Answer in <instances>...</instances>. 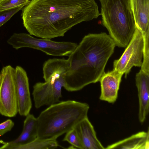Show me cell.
I'll use <instances>...</instances> for the list:
<instances>
[{
    "mask_svg": "<svg viewBox=\"0 0 149 149\" xmlns=\"http://www.w3.org/2000/svg\"><path fill=\"white\" fill-rule=\"evenodd\" d=\"M100 15L95 0H31L23 8V24L31 35L51 39Z\"/></svg>",
    "mask_w": 149,
    "mask_h": 149,
    "instance_id": "6da1fadb",
    "label": "cell"
},
{
    "mask_svg": "<svg viewBox=\"0 0 149 149\" xmlns=\"http://www.w3.org/2000/svg\"><path fill=\"white\" fill-rule=\"evenodd\" d=\"M116 46L106 33L85 36L68 56L64 88L68 91H78L99 81Z\"/></svg>",
    "mask_w": 149,
    "mask_h": 149,
    "instance_id": "7a4b0ae2",
    "label": "cell"
},
{
    "mask_svg": "<svg viewBox=\"0 0 149 149\" xmlns=\"http://www.w3.org/2000/svg\"><path fill=\"white\" fill-rule=\"evenodd\" d=\"M89 108L86 103L71 100L49 106L37 118L38 137L57 139L87 117Z\"/></svg>",
    "mask_w": 149,
    "mask_h": 149,
    "instance_id": "3957f363",
    "label": "cell"
},
{
    "mask_svg": "<svg viewBox=\"0 0 149 149\" xmlns=\"http://www.w3.org/2000/svg\"><path fill=\"white\" fill-rule=\"evenodd\" d=\"M102 24L116 46L126 47L136 26L130 0H99Z\"/></svg>",
    "mask_w": 149,
    "mask_h": 149,
    "instance_id": "277c9868",
    "label": "cell"
},
{
    "mask_svg": "<svg viewBox=\"0 0 149 149\" xmlns=\"http://www.w3.org/2000/svg\"><path fill=\"white\" fill-rule=\"evenodd\" d=\"M68 69L66 64L59 60H52L44 63L43 73L45 82L37 83L33 88L32 94L36 108L49 106L60 101Z\"/></svg>",
    "mask_w": 149,
    "mask_h": 149,
    "instance_id": "5b68a950",
    "label": "cell"
},
{
    "mask_svg": "<svg viewBox=\"0 0 149 149\" xmlns=\"http://www.w3.org/2000/svg\"><path fill=\"white\" fill-rule=\"evenodd\" d=\"M7 42L16 49L28 47L41 51L48 55L60 56H68L77 45L71 42L37 38L30 34L24 33H14Z\"/></svg>",
    "mask_w": 149,
    "mask_h": 149,
    "instance_id": "8992f818",
    "label": "cell"
},
{
    "mask_svg": "<svg viewBox=\"0 0 149 149\" xmlns=\"http://www.w3.org/2000/svg\"><path fill=\"white\" fill-rule=\"evenodd\" d=\"M15 69L10 65L0 72V114L13 117L18 113L15 82Z\"/></svg>",
    "mask_w": 149,
    "mask_h": 149,
    "instance_id": "52a82bcc",
    "label": "cell"
},
{
    "mask_svg": "<svg viewBox=\"0 0 149 149\" xmlns=\"http://www.w3.org/2000/svg\"><path fill=\"white\" fill-rule=\"evenodd\" d=\"M120 57L113 63V69L125 74V78L133 66L141 67L143 57L142 34L136 26L134 34Z\"/></svg>",
    "mask_w": 149,
    "mask_h": 149,
    "instance_id": "ba28073f",
    "label": "cell"
},
{
    "mask_svg": "<svg viewBox=\"0 0 149 149\" xmlns=\"http://www.w3.org/2000/svg\"><path fill=\"white\" fill-rule=\"evenodd\" d=\"M15 69L18 113L21 116H26L30 113L32 107L29 78L26 71L22 67L17 66Z\"/></svg>",
    "mask_w": 149,
    "mask_h": 149,
    "instance_id": "9c48e42d",
    "label": "cell"
},
{
    "mask_svg": "<svg viewBox=\"0 0 149 149\" xmlns=\"http://www.w3.org/2000/svg\"><path fill=\"white\" fill-rule=\"evenodd\" d=\"M38 122L37 118L29 113L26 116L22 131L16 139L9 142L0 140V149H16L17 147L32 141L38 137Z\"/></svg>",
    "mask_w": 149,
    "mask_h": 149,
    "instance_id": "30bf717a",
    "label": "cell"
},
{
    "mask_svg": "<svg viewBox=\"0 0 149 149\" xmlns=\"http://www.w3.org/2000/svg\"><path fill=\"white\" fill-rule=\"evenodd\" d=\"M123 74L113 70L104 73L101 77V100L114 103L116 100L121 78Z\"/></svg>",
    "mask_w": 149,
    "mask_h": 149,
    "instance_id": "8fae6325",
    "label": "cell"
},
{
    "mask_svg": "<svg viewBox=\"0 0 149 149\" xmlns=\"http://www.w3.org/2000/svg\"><path fill=\"white\" fill-rule=\"evenodd\" d=\"M135 81L139 100V119L142 123L149 111V74L141 70L136 74Z\"/></svg>",
    "mask_w": 149,
    "mask_h": 149,
    "instance_id": "7c38bea8",
    "label": "cell"
},
{
    "mask_svg": "<svg viewBox=\"0 0 149 149\" xmlns=\"http://www.w3.org/2000/svg\"><path fill=\"white\" fill-rule=\"evenodd\" d=\"M136 26L143 40H149V0H130Z\"/></svg>",
    "mask_w": 149,
    "mask_h": 149,
    "instance_id": "4fadbf2b",
    "label": "cell"
},
{
    "mask_svg": "<svg viewBox=\"0 0 149 149\" xmlns=\"http://www.w3.org/2000/svg\"><path fill=\"white\" fill-rule=\"evenodd\" d=\"M73 128L84 149H105L97 138L94 127L88 117L79 122Z\"/></svg>",
    "mask_w": 149,
    "mask_h": 149,
    "instance_id": "5bb4252c",
    "label": "cell"
},
{
    "mask_svg": "<svg viewBox=\"0 0 149 149\" xmlns=\"http://www.w3.org/2000/svg\"><path fill=\"white\" fill-rule=\"evenodd\" d=\"M149 132L141 131L109 145L105 149H148Z\"/></svg>",
    "mask_w": 149,
    "mask_h": 149,
    "instance_id": "9a60e30c",
    "label": "cell"
},
{
    "mask_svg": "<svg viewBox=\"0 0 149 149\" xmlns=\"http://www.w3.org/2000/svg\"><path fill=\"white\" fill-rule=\"evenodd\" d=\"M58 146L56 139L37 137L31 142L18 146L16 149H52Z\"/></svg>",
    "mask_w": 149,
    "mask_h": 149,
    "instance_id": "2e32d148",
    "label": "cell"
},
{
    "mask_svg": "<svg viewBox=\"0 0 149 149\" xmlns=\"http://www.w3.org/2000/svg\"><path fill=\"white\" fill-rule=\"evenodd\" d=\"M29 0H0V11L16 8H23L29 3Z\"/></svg>",
    "mask_w": 149,
    "mask_h": 149,
    "instance_id": "e0dca14e",
    "label": "cell"
},
{
    "mask_svg": "<svg viewBox=\"0 0 149 149\" xmlns=\"http://www.w3.org/2000/svg\"><path fill=\"white\" fill-rule=\"evenodd\" d=\"M63 141L68 142L75 148L84 149L78 135L74 128L66 133Z\"/></svg>",
    "mask_w": 149,
    "mask_h": 149,
    "instance_id": "ac0fdd59",
    "label": "cell"
},
{
    "mask_svg": "<svg viewBox=\"0 0 149 149\" xmlns=\"http://www.w3.org/2000/svg\"><path fill=\"white\" fill-rule=\"evenodd\" d=\"M22 8L19 7L10 10L0 11V27L5 23Z\"/></svg>",
    "mask_w": 149,
    "mask_h": 149,
    "instance_id": "d6986e66",
    "label": "cell"
},
{
    "mask_svg": "<svg viewBox=\"0 0 149 149\" xmlns=\"http://www.w3.org/2000/svg\"><path fill=\"white\" fill-rule=\"evenodd\" d=\"M14 123L10 119H8L0 123V136L11 130L14 125Z\"/></svg>",
    "mask_w": 149,
    "mask_h": 149,
    "instance_id": "ffe728a7",
    "label": "cell"
},
{
    "mask_svg": "<svg viewBox=\"0 0 149 149\" xmlns=\"http://www.w3.org/2000/svg\"></svg>",
    "mask_w": 149,
    "mask_h": 149,
    "instance_id": "44dd1931",
    "label": "cell"
}]
</instances>
